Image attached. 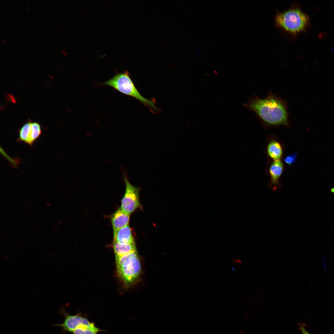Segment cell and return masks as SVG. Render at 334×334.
Segmentation results:
<instances>
[{"instance_id": "obj_23", "label": "cell", "mask_w": 334, "mask_h": 334, "mask_svg": "<svg viewBox=\"0 0 334 334\" xmlns=\"http://www.w3.org/2000/svg\"><path fill=\"white\" fill-rule=\"evenodd\" d=\"M26 4H27V5H28V6H29V5L28 4V3H27L26 2Z\"/></svg>"}, {"instance_id": "obj_9", "label": "cell", "mask_w": 334, "mask_h": 334, "mask_svg": "<svg viewBox=\"0 0 334 334\" xmlns=\"http://www.w3.org/2000/svg\"><path fill=\"white\" fill-rule=\"evenodd\" d=\"M113 242L123 244L135 243L129 225L121 228L113 233Z\"/></svg>"}, {"instance_id": "obj_2", "label": "cell", "mask_w": 334, "mask_h": 334, "mask_svg": "<svg viewBox=\"0 0 334 334\" xmlns=\"http://www.w3.org/2000/svg\"><path fill=\"white\" fill-rule=\"evenodd\" d=\"M102 85L110 86L120 92L138 100L153 113L158 109L153 101L144 97L139 92L127 71L116 73L113 77L102 83Z\"/></svg>"}, {"instance_id": "obj_21", "label": "cell", "mask_w": 334, "mask_h": 334, "mask_svg": "<svg viewBox=\"0 0 334 334\" xmlns=\"http://www.w3.org/2000/svg\"><path fill=\"white\" fill-rule=\"evenodd\" d=\"M43 11H44V13H45L46 14H47V13H46V11H45H45L44 10Z\"/></svg>"}, {"instance_id": "obj_12", "label": "cell", "mask_w": 334, "mask_h": 334, "mask_svg": "<svg viewBox=\"0 0 334 334\" xmlns=\"http://www.w3.org/2000/svg\"><path fill=\"white\" fill-rule=\"evenodd\" d=\"M102 330L96 327L93 323L88 325L80 326L72 333L73 334H97Z\"/></svg>"}, {"instance_id": "obj_18", "label": "cell", "mask_w": 334, "mask_h": 334, "mask_svg": "<svg viewBox=\"0 0 334 334\" xmlns=\"http://www.w3.org/2000/svg\"><path fill=\"white\" fill-rule=\"evenodd\" d=\"M331 191L332 193H334V188H333L331 189Z\"/></svg>"}, {"instance_id": "obj_8", "label": "cell", "mask_w": 334, "mask_h": 334, "mask_svg": "<svg viewBox=\"0 0 334 334\" xmlns=\"http://www.w3.org/2000/svg\"><path fill=\"white\" fill-rule=\"evenodd\" d=\"M283 168V164L280 160L274 161L270 166V186L273 190H277L279 187V179Z\"/></svg>"}, {"instance_id": "obj_3", "label": "cell", "mask_w": 334, "mask_h": 334, "mask_svg": "<svg viewBox=\"0 0 334 334\" xmlns=\"http://www.w3.org/2000/svg\"><path fill=\"white\" fill-rule=\"evenodd\" d=\"M274 20L276 27L294 36L305 29L308 19L299 8L293 7L284 11L277 12Z\"/></svg>"}, {"instance_id": "obj_10", "label": "cell", "mask_w": 334, "mask_h": 334, "mask_svg": "<svg viewBox=\"0 0 334 334\" xmlns=\"http://www.w3.org/2000/svg\"><path fill=\"white\" fill-rule=\"evenodd\" d=\"M267 153L270 157L274 161L280 160L283 153L280 144L276 140H271L268 146Z\"/></svg>"}, {"instance_id": "obj_11", "label": "cell", "mask_w": 334, "mask_h": 334, "mask_svg": "<svg viewBox=\"0 0 334 334\" xmlns=\"http://www.w3.org/2000/svg\"><path fill=\"white\" fill-rule=\"evenodd\" d=\"M113 246L115 256H122L137 251L135 243L123 244L113 242Z\"/></svg>"}, {"instance_id": "obj_20", "label": "cell", "mask_w": 334, "mask_h": 334, "mask_svg": "<svg viewBox=\"0 0 334 334\" xmlns=\"http://www.w3.org/2000/svg\"><path fill=\"white\" fill-rule=\"evenodd\" d=\"M241 334H246L242 332H241Z\"/></svg>"}, {"instance_id": "obj_4", "label": "cell", "mask_w": 334, "mask_h": 334, "mask_svg": "<svg viewBox=\"0 0 334 334\" xmlns=\"http://www.w3.org/2000/svg\"><path fill=\"white\" fill-rule=\"evenodd\" d=\"M115 258L119 277L126 285H131L138 278L141 270L137 251L122 256H115Z\"/></svg>"}, {"instance_id": "obj_16", "label": "cell", "mask_w": 334, "mask_h": 334, "mask_svg": "<svg viewBox=\"0 0 334 334\" xmlns=\"http://www.w3.org/2000/svg\"><path fill=\"white\" fill-rule=\"evenodd\" d=\"M299 329L302 332V334H310L306 329L304 325L302 323H299L298 324Z\"/></svg>"}, {"instance_id": "obj_1", "label": "cell", "mask_w": 334, "mask_h": 334, "mask_svg": "<svg viewBox=\"0 0 334 334\" xmlns=\"http://www.w3.org/2000/svg\"><path fill=\"white\" fill-rule=\"evenodd\" d=\"M264 123L270 125L288 126V113L285 101L272 93L264 98L254 96L244 104Z\"/></svg>"}, {"instance_id": "obj_22", "label": "cell", "mask_w": 334, "mask_h": 334, "mask_svg": "<svg viewBox=\"0 0 334 334\" xmlns=\"http://www.w3.org/2000/svg\"><path fill=\"white\" fill-rule=\"evenodd\" d=\"M26 39H28V40H29V39H28V38L27 37H26Z\"/></svg>"}, {"instance_id": "obj_5", "label": "cell", "mask_w": 334, "mask_h": 334, "mask_svg": "<svg viewBox=\"0 0 334 334\" xmlns=\"http://www.w3.org/2000/svg\"><path fill=\"white\" fill-rule=\"evenodd\" d=\"M124 176L126 189L120 207L123 211L130 215L136 209L141 208L139 197L140 188L131 184L126 175L124 174Z\"/></svg>"}, {"instance_id": "obj_19", "label": "cell", "mask_w": 334, "mask_h": 334, "mask_svg": "<svg viewBox=\"0 0 334 334\" xmlns=\"http://www.w3.org/2000/svg\"><path fill=\"white\" fill-rule=\"evenodd\" d=\"M27 8V9H28V10L30 11H32V10H31V9L30 8Z\"/></svg>"}, {"instance_id": "obj_17", "label": "cell", "mask_w": 334, "mask_h": 334, "mask_svg": "<svg viewBox=\"0 0 334 334\" xmlns=\"http://www.w3.org/2000/svg\"><path fill=\"white\" fill-rule=\"evenodd\" d=\"M233 261L234 263L236 264L240 263H241V261L239 259L234 258L233 259Z\"/></svg>"}, {"instance_id": "obj_6", "label": "cell", "mask_w": 334, "mask_h": 334, "mask_svg": "<svg viewBox=\"0 0 334 334\" xmlns=\"http://www.w3.org/2000/svg\"><path fill=\"white\" fill-rule=\"evenodd\" d=\"M64 317V321L60 324H56L54 326L60 327L64 332H72L77 328L82 325H88L91 323L87 318L79 314L71 315L62 307L60 311Z\"/></svg>"}, {"instance_id": "obj_14", "label": "cell", "mask_w": 334, "mask_h": 334, "mask_svg": "<svg viewBox=\"0 0 334 334\" xmlns=\"http://www.w3.org/2000/svg\"><path fill=\"white\" fill-rule=\"evenodd\" d=\"M41 134L40 124L36 122H31L30 139L28 145H32L34 142L39 138Z\"/></svg>"}, {"instance_id": "obj_7", "label": "cell", "mask_w": 334, "mask_h": 334, "mask_svg": "<svg viewBox=\"0 0 334 334\" xmlns=\"http://www.w3.org/2000/svg\"><path fill=\"white\" fill-rule=\"evenodd\" d=\"M130 215L120 207L111 216V219L113 233L121 228L128 225Z\"/></svg>"}, {"instance_id": "obj_13", "label": "cell", "mask_w": 334, "mask_h": 334, "mask_svg": "<svg viewBox=\"0 0 334 334\" xmlns=\"http://www.w3.org/2000/svg\"><path fill=\"white\" fill-rule=\"evenodd\" d=\"M31 122H28L24 124L19 131V136L17 139V142H21L28 144L31 131Z\"/></svg>"}, {"instance_id": "obj_15", "label": "cell", "mask_w": 334, "mask_h": 334, "mask_svg": "<svg viewBox=\"0 0 334 334\" xmlns=\"http://www.w3.org/2000/svg\"><path fill=\"white\" fill-rule=\"evenodd\" d=\"M297 156V153H294L286 156L284 159L285 162L289 165H291L295 162Z\"/></svg>"}]
</instances>
